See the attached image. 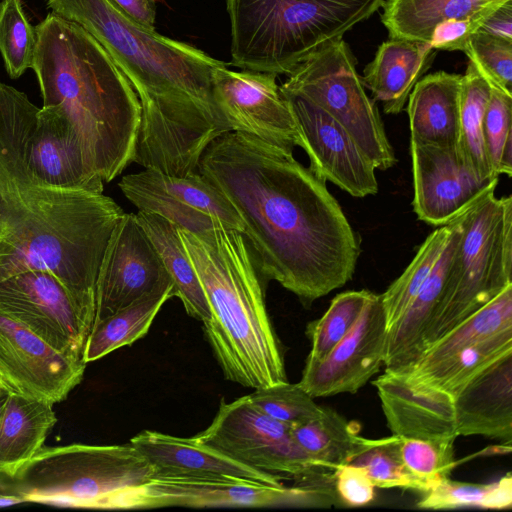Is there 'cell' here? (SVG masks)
Returning <instances> with one entry per match:
<instances>
[{
  "label": "cell",
  "mask_w": 512,
  "mask_h": 512,
  "mask_svg": "<svg viewBox=\"0 0 512 512\" xmlns=\"http://www.w3.org/2000/svg\"><path fill=\"white\" fill-rule=\"evenodd\" d=\"M295 442L318 464L335 471L367 444L358 428L330 407L316 418L290 427Z\"/></svg>",
  "instance_id": "4dcf8cb0"
},
{
  "label": "cell",
  "mask_w": 512,
  "mask_h": 512,
  "mask_svg": "<svg viewBox=\"0 0 512 512\" xmlns=\"http://www.w3.org/2000/svg\"><path fill=\"white\" fill-rule=\"evenodd\" d=\"M153 476L152 465L130 443L43 446L16 469L0 472V494L23 503L113 509L124 493Z\"/></svg>",
  "instance_id": "52a82bcc"
},
{
  "label": "cell",
  "mask_w": 512,
  "mask_h": 512,
  "mask_svg": "<svg viewBox=\"0 0 512 512\" xmlns=\"http://www.w3.org/2000/svg\"><path fill=\"white\" fill-rule=\"evenodd\" d=\"M121 13L143 28L155 30L156 4L154 0H109Z\"/></svg>",
  "instance_id": "bcb514c9"
},
{
  "label": "cell",
  "mask_w": 512,
  "mask_h": 512,
  "mask_svg": "<svg viewBox=\"0 0 512 512\" xmlns=\"http://www.w3.org/2000/svg\"><path fill=\"white\" fill-rule=\"evenodd\" d=\"M29 171L61 189L103 193L104 182L88 167L68 120L56 108H38L18 89L0 83Z\"/></svg>",
  "instance_id": "7c38bea8"
},
{
  "label": "cell",
  "mask_w": 512,
  "mask_h": 512,
  "mask_svg": "<svg viewBox=\"0 0 512 512\" xmlns=\"http://www.w3.org/2000/svg\"><path fill=\"white\" fill-rule=\"evenodd\" d=\"M129 443L152 465L153 478H232L274 487L283 485L281 477L251 468L193 437L146 430Z\"/></svg>",
  "instance_id": "7402d4cb"
},
{
  "label": "cell",
  "mask_w": 512,
  "mask_h": 512,
  "mask_svg": "<svg viewBox=\"0 0 512 512\" xmlns=\"http://www.w3.org/2000/svg\"><path fill=\"white\" fill-rule=\"evenodd\" d=\"M508 328H512V284L430 345L412 368L436 363Z\"/></svg>",
  "instance_id": "d6a6232c"
},
{
  "label": "cell",
  "mask_w": 512,
  "mask_h": 512,
  "mask_svg": "<svg viewBox=\"0 0 512 512\" xmlns=\"http://www.w3.org/2000/svg\"><path fill=\"white\" fill-rule=\"evenodd\" d=\"M0 312L62 354L83 361L95 316L52 273L31 270L0 281Z\"/></svg>",
  "instance_id": "4fadbf2b"
},
{
  "label": "cell",
  "mask_w": 512,
  "mask_h": 512,
  "mask_svg": "<svg viewBox=\"0 0 512 512\" xmlns=\"http://www.w3.org/2000/svg\"><path fill=\"white\" fill-rule=\"evenodd\" d=\"M136 217L163 262L173 285L174 297L181 300L188 315L203 323L208 321L210 307L178 227L154 213L138 211Z\"/></svg>",
  "instance_id": "83f0119b"
},
{
  "label": "cell",
  "mask_w": 512,
  "mask_h": 512,
  "mask_svg": "<svg viewBox=\"0 0 512 512\" xmlns=\"http://www.w3.org/2000/svg\"><path fill=\"white\" fill-rule=\"evenodd\" d=\"M290 427L260 411L246 395L230 403L223 399L211 424L193 438L293 484L334 480L335 471L315 462L295 442Z\"/></svg>",
  "instance_id": "30bf717a"
},
{
  "label": "cell",
  "mask_w": 512,
  "mask_h": 512,
  "mask_svg": "<svg viewBox=\"0 0 512 512\" xmlns=\"http://www.w3.org/2000/svg\"><path fill=\"white\" fill-rule=\"evenodd\" d=\"M401 436L368 439L348 464L365 470L375 487L402 488L425 493L424 484L406 468L400 453Z\"/></svg>",
  "instance_id": "74e56055"
},
{
  "label": "cell",
  "mask_w": 512,
  "mask_h": 512,
  "mask_svg": "<svg viewBox=\"0 0 512 512\" xmlns=\"http://www.w3.org/2000/svg\"><path fill=\"white\" fill-rule=\"evenodd\" d=\"M281 91L294 116L309 168L353 197L376 194V168L347 130L304 97Z\"/></svg>",
  "instance_id": "ac0fdd59"
},
{
  "label": "cell",
  "mask_w": 512,
  "mask_h": 512,
  "mask_svg": "<svg viewBox=\"0 0 512 512\" xmlns=\"http://www.w3.org/2000/svg\"><path fill=\"white\" fill-rule=\"evenodd\" d=\"M8 394L9 393H5V394L0 395V421H1V418H2V414H3V411H4V407H5V403H6Z\"/></svg>",
  "instance_id": "681fc988"
},
{
  "label": "cell",
  "mask_w": 512,
  "mask_h": 512,
  "mask_svg": "<svg viewBox=\"0 0 512 512\" xmlns=\"http://www.w3.org/2000/svg\"><path fill=\"white\" fill-rule=\"evenodd\" d=\"M21 503H23V501L16 496L8 495V494H0V507L12 506V505L21 504Z\"/></svg>",
  "instance_id": "c3c4849f"
},
{
  "label": "cell",
  "mask_w": 512,
  "mask_h": 512,
  "mask_svg": "<svg viewBox=\"0 0 512 512\" xmlns=\"http://www.w3.org/2000/svg\"><path fill=\"white\" fill-rule=\"evenodd\" d=\"M124 213L103 193L52 187L29 171L0 87V281L50 272L95 316L99 267Z\"/></svg>",
  "instance_id": "3957f363"
},
{
  "label": "cell",
  "mask_w": 512,
  "mask_h": 512,
  "mask_svg": "<svg viewBox=\"0 0 512 512\" xmlns=\"http://www.w3.org/2000/svg\"><path fill=\"white\" fill-rule=\"evenodd\" d=\"M174 297L173 285L157 289L93 324L83 351V361H96L147 334L163 304Z\"/></svg>",
  "instance_id": "f546056e"
},
{
  "label": "cell",
  "mask_w": 512,
  "mask_h": 512,
  "mask_svg": "<svg viewBox=\"0 0 512 512\" xmlns=\"http://www.w3.org/2000/svg\"><path fill=\"white\" fill-rule=\"evenodd\" d=\"M512 505V477L510 473L489 484L465 483L444 479L423 493L417 502L422 509H451L478 506L488 509H506Z\"/></svg>",
  "instance_id": "8d00e7d4"
},
{
  "label": "cell",
  "mask_w": 512,
  "mask_h": 512,
  "mask_svg": "<svg viewBox=\"0 0 512 512\" xmlns=\"http://www.w3.org/2000/svg\"><path fill=\"white\" fill-rule=\"evenodd\" d=\"M118 186L138 211L157 214L188 232L198 234L219 225L242 232L233 206L198 171L177 176L145 168L125 175Z\"/></svg>",
  "instance_id": "5bb4252c"
},
{
  "label": "cell",
  "mask_w": 512,
  "mask_h": 512,
  "mask_svg": "<svg viewBox=\"0 0 512 512\" xmlns=\"http://www.w3.org/2000/svg\"><path fill=\"white\" fill-rule=\"evenodd\" d=\"M388 328L380 294L320 361L306 360L299 385L313 398L355 393L384 363Z\"/></svg>",
  "instance_id": "ffe728a7"
},
{
  "label": "cell",
  "mask_w": 512,
  "mask_h": 512,
  "mask_svg": "<svg viewBox=\"0 0 512 512\" xmlns=\"http://www.w3.org/2000/svg\"><path fill=\"white\" fill-rule=\"evenodd\" d=\"M373 295L365 289L336 295L324 315L307 325L311 350L306 360H322L353 328Z\"/></svg>",
  "instance_id": "d590c367"
},
{
  "label": "cell",
  "mask_w": 512,
  "mask_h": 512,
  "mask_svg": "<svg viewBox=\"0 0 512 512\" xmlns=\"http://www.w3.org/2000/svg\"><path fill=\"white\" fill-rule=\"evenodd\" d=\"M342 504L334 484L269 486L232 478H152L124 493L114 509L159 507H330Z\"/></svg>",
  "instance_id": "8fae6325"
},
{
  "label": "cell",
  "mask_w": 512,
  "mask_h": 512,
  "mask_svg": "<svg viewBox=\"0 0 512 512\" xmlns=\"http://www.w3.org/2000/svg\"><path fill=\"white\" fill-rule=\"evenodd\" d=\"M198 172L237 212L259 271L304 306L354 275L360 237L326 181L293 150L230 131L203 152Z\"/></svg>",
  "instance_id": "6da1fadb"
},
{
  "label": "cell",
  "mask_w": 512,
  "mask_h": 512,
  "mask_svg": "<svg viewBox=\"0 0 512 512\" xmlns=\"http://www.w3.org/2000/svg\"><path fill=\"white\" fill-rule=\"evenodd\" d=\"M458 435H481L511 446L512 352L474 376L453 397Z\"/></svg>",
  "instance_id": "603a6c76"
},
{
  "label": "cell",
  "mask_w": 512,
  "mask_h": 512,
  "mask_svg": "<svg viewBox=\"0 0 512 512\" xmlns=\"http://www.w3.org/2000/svg\"><path fill=\"white\" fill-rule=\"evenodd\" d=\"M248 397L260 411L289 426L316 418L323 408L298 383L288 381L256 388Z\"/></svg>",
  "instance_id": "b9f144b4"
},
{
  "label": "cell",
  "mask_w": 512,
  "mask_h": 512,
  "mask_svg": "<svg viewBox=\"0 0 512 512\" xmlns=\"http://www.w3.org/2000/svg\"><path fill=\"white\" fill-rule=\"evenodd\" d=\"M170 285L163 262L136 214L124 213L110 235L99 267L94 323Z\"/></svg>",
  "instance_id": "e0dca14e"
},
{
  "label": "cell",
  "mask_w": 512,
  "mask_h": 512,
  "mask_svg": "<svg viewBox=\"0 0 512 512\" xmlns=\"http://www.w3.org/2000/svg\"><path fill=\"white\" fill-rule=\"evenodd\" d=\"M412 206L418 219L443 226L477 201L495 193L499 177L480 176L460 155L457 145L410 140Z\"/></svg>",
  "instance_id": "9a60e30c"
},
{
  "label": "cell",
  "mask_w": 512,
  "mask_h": 512,
  "mask_svg": "<svg viewBox=\"0 0 512 512\" xmlns=\"http://www.w3.org/2000/svg\"><path fill=\"white\" fill-rule=\"evenodd\" d=\"M462 75L438 71L421 77L408 97L411 139L457 145Z\"/></svg>",
  "instance_id": "484cf974"
},
{
  "label": "cell",
  "mask_w": 512,
  "mask_h": 512,
  "mask_svg": "<svg viewBox=\"0 0 512 512\" xmlns=\"http://www.w3.org/2000/svg\"><path fill=\"white\" fill-rule=\"evenodd\" d=\"M449 240L429 277L401 317L388 329L385 370L410 371L422 356L423 334L442 297L447 274L459 238L454 220Z\"/></svg>",
  "instance_id": "cb8c5ba5"
},
{
  "label": "cell",
  "mask_w": 512,
  "mask_h": 512,
  "mask_svg": "<svg viewBox=\"0 0 512 512\" xmlns=\"http://www.w3.org/2000/svg\"><path fill=\"white\" fill-rule=\"evenodd\" d=\"M47 5L92 35L129 79L141 106L135 163L189 172L214 139L231 131L212 94V74L224 62L143 28L109 0H47Z\"/></svg>",
  "instance_id": "7a4b0ae2"
},
{
  "label": "cell",
  "mask_w": 512,
  "mask_h": 512,
  "mask_svg": "<svg viewBox=\"0 0 512 512\" xmlns=\"http://www.w3.org/2000/svg\"><path fill=\"white\" fill-rule=\"evenodd\" d=\"M509 352H512V328L493 334L436 363L414 367L408 372L454 397L480 371Z\"/></svg>",
  "instance_id": "1f68e13d"
},
{
  "label": "cell",
  "mask_w": 512,
  "mask_h": 512,
  "mask_svg": "<svg viewBox=\"0 0 512 512\" xmlns=\"http://www.w3.org/2000/svg\"><path fill=\"white\" fill-rule=\"evenodd\" d=\"M503 3L492 5L472 16L450 19L437 25L431 33L429 44L435 50L464 51L471 35L477 32L486 17Z\"/></svg>",
  "instance_id": "ee69618b"
},
{
  "label": "cell",
  "mask_w": 512,
  "mask_h": 512,
  "mask_svg": "<svg viewBox=\"0 0 512 512\" xmlns=\"http://www.w3.org/2000/svg\"><path fill=\"white\" fill-rule=\"evenodd\" d=\"M492 36L512 40V0L494 9L478 30Z\"/></svg>",
  "instance_id": "7dc6e473"
},
{
  "label": "cell",
  "mask_w": 512,
  "mask_h": 512,
  "mask_svg": "<svg viewBox=\"0 0 512 512\" xmlns=\"http://www.w3.org/2000/svg\"><path fill=\"white\" fill-rule=\"evenodd\" d=\"M387 426L394 435L418 439L457 438L454 399L410 372H385L373 381Z\"/></svg>",
  "instance_id": "44dd1931"
},
{
  "label": "cell",
  "mask_w": 512,
  "mask_h": 512,
  "mask_svg": "<svg viewBox=\"0 0 512 512\" xmlns=\"http://www.w3.org/2000/svg\"><path fill=\"white\" fill-rule=\"evenodd\" d=\"M435 55L436 50L429 43L390 38L378 47L364 68L362 83L386 114H398Z\"/></svg>",
  "instance_id": "d4e9b609"
},
{
  "label": "cell",
  "mask_w": 512,
  "mask_h": 512,
  "mask_svg": "<svg viewBox=\"0 0 512 512\" xmlns=\"http://www.w3.org/2000/svg\"><path fill=\"white\" fill-rule=\"evenodd\" d=\"M179 235L205 292L203 330L226 379L248 388L287 381L256 263L243 233L226 225Z\"/></svg>",
  "instance_id": "5b68a950"
},
{
  "label": "cell",
  "mask_w": 512,
  "mask_h": 512,
  "mask_svg": "<svg viewBox=\"0 0 512 512\" xmlns=\"http://www.w3.org/2000/svg\"><path fill=\"white\" fill-rule=\"evenodd\" d=\"M491 85L472 62L461 78L457 148L462 158L483 177H494L483 138V118ZM499 177V176H497Z\"/></svg>",
  "instance_id": "836d02e7"
},
{
  "label": "cell",
  "mask_w": 512,
  "mask_h": 512,
  "mask_svg": "<svg viewBox=\"0 0 512 512\" xmlns=\"http://www.w3.org/2000/svg\"><path fill=\"white\" fill-rule=\"evenodd\" d=\"M272 73L214 70L212 94L231 131L293 150L300 135L290 106Z\"/></svg>",
  "instance_id": "2e32d148"
},
{
  "label": "cell",
  "mask_w": 512,
  "mask_h": 512,
  "mask_svg": "<svg viewBox=\"0 0 512 512\" xmlns=\"http://www.w3.org/2000/svg\"><path fill=\"white\" fill-rule=\"evenodd\" d=\"M334 475L335 490L343 505L363 506L373 500L375 486L364 469L345 464Z\"/></svg>",
  "instance_id": "f6af8a7d"
},
{
  "label": "cell",
  "mask_w": 512,
  "mask_h": 512,
  "mask_svg": "<svg viewBox=\"0 0 512 512\" xmlns=\"http://www.w3.org/2000/svg\"><path fill=\"white\" fill-rule=\"evenodd\" d=\"M280 88L304 97L334 118L376 169L396 164L379 110L365 92L355 57L343 38L308 56Z\"/></svg>",
  "instance_id": "9c48e42d"
},
{
  "label": "cell",
  "mask_w": 512,
  "mask_h": 512,
  "mask_svg": "<svg viewBox=\"0 0 512 512\" xmlns=\"http://www.w3.org/2000/svg\"><path fill=\"white\" fill-rule=\"evenodd\" d=\"M512 95L491 86L483 118V138L492 172L512 175Z\"/></svg>",
  "instance_id": "ab89813d"
},
{
  "label": "cell",
  "mask_w": 512,
  "mask_h": 512,
  "mask_svg": "<svg viewBox=\"0 0 512 512\" xmlns=\"http://www.w3.org/2000/svg\"><path fill=\"white\" fill-rule=\"evenodd\" d=\"M463 52L491 86L512 95V40L477 31Z\"/></svg>",
  "instance_id": "7bdbcfd3"
},
{
  "label": "cell",
  "mask_w": 512,
  "mask_h": 512,
  "mask_svg": "<svg viewBox=\"0 0 512 512\" xmlns=\"http://www.w3.org/2000/svg\"><path fill=\"white\" fill-rule=\"evenodd\" d=\"M385 0H226L231 63L289 75L303 60L370 18Z\"/></svg>",
  "instance_id": "8992f818"
},
{
  "label": "cell",
  "mask_w": 512,
  "mask_h": 512,
  "mask_svg": "<svg viewBox=\"0 0 512 512\" xmlns=\"http://www.w3.org/2000/svg\"><path fill=\"white\" fill-rule=\"evenodd\" d=\"M53 403L10 392L0 421V472L31 459L57 422Z\"/></svg>",
  "instance_id": "4316f807"
},
{
  "label": "cell",
  "mask_w": 512,
  "mask_h": 512,
  "mask_svg": "<svg viewBox=\"0 0 512 512\" xmlns=\"http://www.w3.org/2000/svg\"><path fill=\"white\" fill-rule=\"evenodd\" d=\"M451 232V225L446 224L429 234L405 271L380 294L388 329L401 317L429 277Z\"/></svg>",
  "instance_id": "e575fe53"
},
{
  "label": "cell",
  "mask_w": 512,
  "mask_h": 512,
  "mask_svg": "<svg viewBox=\"0 0 512 512\" xmlns=\"http://www.w3.org/2000/svg\"><path fill=\"white\" fill-rule=\"evenodd\" d=\"M453 220L459 238L423 353L512 284V196L487 195Z\"/></svg>",
  "instance_id": "ba28073f"
},
{
  "label": "cell",
  "mask_w": 512,
  "mask_h": 512,
  "mask_svg": "<svg viewBox=\"0 0 512 512\" xmlns=\"http://www.w3.org/2000/svg\"><path fill=\"white\" fill-rule=\"evenodd\" d=\"M35 46V28L27 20L21 0H2L0 52L10 78H19L32 67Z\"/></svg>",
  "instance_id": "f35d334b"
},
{
  "label": "cell",
  "mask_w": 512,
  "mask_h": 512,
  "mask_svg": "<svg viewBox=\"0 0 512 512\" xmlns=\"http://www.w3.org/2000/svg\"><path fill=\"white\" fill-rule=\"evenodd\" d=\"M85 366L0 312V380L10 392L59 403L81 382Z\"/></svg>",
  "instance_id": "d6986e66"
},
{
  "label": "cell",
  "mask_w": 512,
  "mask_h": 512,
  "mask_svg": "<svg viewBox=\"0 0 512 512\" xmlns=\"http://www.w3.org/2000/svg\"><path fill=\"white\" fill-rule=\"evenodd\" d=\"M34 28L31 68L43 106L63 114L89 169L109 183L133 163L139 98L109 53L80 25L50 12Z\"/></svg>",
  "instance_id": "277c9868"
},
{
  "label": "cell",
  "mask_w": 512,
  "mask_h": 512,
  "mask_svg": "<svg viewBox=\"0 0 512 512\" xmlns=\"http://www.w3.org/2000/svg\"><path fill=\"white\" fill-rule=\"evenodd\" d=\"M10 393L9 389L6 387V385L0 380V395Z\"/></svg>",
  "instance_id": "f907efd6"
},
{
  "label": "cell",
  "mask_w": 512,
  "mask_h": 512,
  "mask_svg": "<svg viewBox=\"0 0 512 512\" xmlns=\"http://www.w3.org/2000/svg\"><path fill=\"white\" fill-rule=\"evenodd\" d=\"M455 437L418 439L401 437L400 453L406 468L420 480L426 492L449 478L455 466Z\"/></svg>",
  "instance_id": "60d3db41"
},
{
  "label": "cell",
  "mask_w": 512,
  "mask_h": 512,
  "mask_svg": "<svg viewBox=\"0 0 512 512\" xmlns=\"http://www.w3.org/2000/svg\"><path fill=\"white\" fill-rule=\"evenodd\" d=\"M507 0H385L381 21L392 39L429 43L433 29Z\"/></svg>",
  "instance_id": "f1b7e54d"
}]
</instances>
